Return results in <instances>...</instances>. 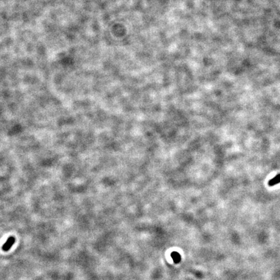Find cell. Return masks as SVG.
Masks as SVG:
<instances>
[{
  "instance_id": "6da1fadb",
  "label": "cell",
  "mask_w": 280,
  "mask_h": 280,
  "mask_svg": "<svg viewBox=\"0 0 280 280\" xmlns=\"http://www.w3.org/2000/svg\"><path fill=\"white\" fill-rule=\"evenodd\" d=\"M15 238L14 237H10L7 241H6V243L3 244V246L2 247V249L3 251H9V249L12 247L13 244L15 243Z\"/></svg>"
},
{
  "instance_id": "7a4b0ae2",
  "label": "cell",
  "mask_w": 280,
  "mask_h": 280,
  "mask_svg": "<svg viewBox=\"0 0 280 280\" xmlns=\"http://www.w3.org/2000/svg\"><path fill=\"white\" fill-rule=\"evenodd\" d=\"M280 183V174H278L276 175L275 177L271 179V180H269L268 182V185L269 186H274L277 185Z\"/></svg>"
},
{
  "instance_id": "3957f363",
  "label": "cell",
  "mask_w": 280,
  "mask_h": 280,
  "mask_svg": "<svg viewBox=\"0 0 280 280\" xmlns=\"http://www.w3.org/2000/svg\"><path fill=\"white\" fill-rule=\"evenodd\" d=\"M171 257H172V259H173L174 263H176V264L179 263L180 262V261H181V256H180V255L179 253H178V252H172V253H171Z\"/></svg>"
}]
</instances>
